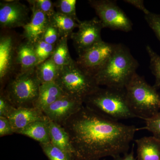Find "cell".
Wrapping results in <instances>:
<instances>
[{"instance_id": "cell-1", "label": "cell", "mask_w": 160, "mask_h": 160, "mask_svg": "<svg viewBox=\"0 0 160 160\" xmlns=\"http://www.w3.org/2000/svg\"><path fill=\"white\" fill-rule=\"evenodd\" d=\"M74 160H100L128 152L139 130L83 107L63 124Z\"/></svg>"}, {"instance_id": "cell-2", "label": "cell", "mask_w": 160, "mask_h": 160, "mask_svg": "<svg viewBox=\"0 0 160 160\" xmlns=\"http://www.w3.org/2000/svg\"><path fill=\"white\" fill-rule=\"evenodd\" d=\"M138 61L126 46L116 44L107 63L93 76L99 86L124 89L138 67Z\"/></svg>"}, {"instance_id": "cell-3", "label": "cell", "mask_w": 160, "mask_h": 160, "mask_svg": "<svg viewBox=\"0 0 160 160\" xmlns=\"http://www.w3.org/2000/svg\"><path fill=\"white\" fill-rule=\"evenodd\" d=\"M84 104L116 121L137 118L129 106L125 89L100 87L85 98Z\"/></svg>"}, {"instance_id": "cell-4", "label": "cell", "mask_w": 160, "mask_h": 160, "mask_svg": "<svg viewBox=\"0 0 160 160\" xmlns=\"http://www.w3.org/2000/svg\"><path fill=\"white\" fill-rule=\"evenodd\" d=\"M153 86L135 73L125 87L132 111L137 118L145 120L154 116L160 109V94Z\"/></svg>"}, {"instance_id": "cell-5", "label": "cell", "mask_w": 160, "mask_h": 160, "mask_svg": "<svg viewBox=\"0 0 160 160\" xmlns=\"http://www.w3.org/2000/svg\"><path fill=\"white\" fill-rule=\"evenodd\" d=\"M41 85L35 68L19 72L2 92L16 108L35 107Z\"/></svg>"}, {"instance_id": "cell-6", "label": "cell", "mask_w": 160, "mask_h": 160, "mask_svg": "<svg viewBox=\"0 0 160 160\" xmlns=\"http://www.w3.org/2000/svg\"><path fill=\"white\" fill-rule=\"evenodd\" d=\"M55 83L64 93L82 100L94 92L100 86L93 76L83 70L75 61L61 69Z\"/></svg>"}, {"instance_id": "cell-7", "label": "cell", "mask_w": 160, "mask_h": 160, "mask_svg": "<svg viewBox=\"0 0 160 160\" xmlns=\"http://www.w3.org/2000/svg\"><path fill=\"white\" fill-rule=\"evenodd\" d=\"M90 6L94 9L103 28L128 32L132 29V23L115 1L90 0Z\"/></svg>"}, {"instance_id": "cell-8", "label": "cell", "mask_w": 160, "mask_h": 160, "mask_svg": "<svg viewBox=\"0 0 160 160\" xmlns=\"http://www.w3.org/2000/svg\"><path fill=\"white\" fill-rule=\"evenodd\" d=\"M115 46L116 44L101 41L78 55L77 63L81 69L93 76L108 62Z\"/></svg>"}, {"instance_id": "cell-9", "label": "cell", "mask_w": 160, "mask_h": 160, "mask_svg": "<svg viewBox=\"0 0 160 160\" xmlns=\"http://www.w3.org/2000/svg\"><path fill=\"white\" fill-rule=\"evenodd\" d=\"M78 28V31L73 32L70 38L78 55L102 41L101 31L103 27L97 18L81 21Z\"/></svg>"}, {"instance_id": "cell-10", "label": "cell", "mask_w": 160, "mask_h": 160, "mask_svg": "<svg viewBox=\"0 0 160 160\" xmlns=\"http://www.w3.org/2000/svg\"><path fill=\"white\" fill-rule=\"evenodd\" d=\"M29 8L18 1L0 2V25L2 28L11 29L23 27L29 20Z\"/></svg>"}, {"instance_id": "cell-11", "label": "cell", "mask_w": 160, "mask_h": 160, "mask_svg": "<svg viewBox=\"0 0 160 160\" xmlns=\"http://www.w3.org/2000/svg\"><path fill=\"white\" fill-rule=\"evenodd\" d=\"M83 104L82 100L65 94L47 107L43 112L49 120L62 126L83 107Z\"/></svg>"}, {"instance_id": "cell-12", "label": "cell", "mask_w": 160, "mask_h": 160, "mask_svg": "<svg viewBox=\"0 0 160 160\" xmlns=\"http://www.w3.org/2000/svg\"><path fill=\"white\" fill-rule=\"evenodd\" d=\"M18 45L12 35H3L0 38V81L4 85L14 71Z\"/></svg>"}, {"instance_id": "cell-13", "label": "cell", "mask_w": 160, "mask_h": 160, "mask_svg": "<svg viewBox=\"0 0 160 160\" xmlns=\"http://www.w3.org/2000/svg\"><path fill=\"white\" fill-rule=\"evenodd\" d=\"M32 14L31 19L24 27L23 36L32 44L42 39L43 34L49 24V18L42 12L30 8Z\"/></svg>"}, {"instance_id": "cell-14", "label": "cell", "mask_w": 160, "mask_h": 160, "mask_svg": "<svg viewBox=\"0 0 160 160\" xmlns=\"http://www.w3.org/2000/svg\"><path fill=\"white\" fill-rule=\"evenodd\" d=\"M8 118L16 134L31 123L49 119L42 111L36 107L16 108Z\"/></svg>"}, {"instance_id": "cell-15", "label": "cell", "mask_w": 160, "mask_h": 160, "mask_svg": "<svg viewBox=\"0 0 160 160\" xmlns=\"http://www.w3.org/2000/svg\"><path fill=\"white\" fill-rule=\"evenodd\" d=\"M16 63L20 66V72L35 69L39 64L33 44L26 41L18 46L16 51Z\"/></svg>"}, {"instance_id": "cell-16", "label": "cell", "mask_w": 160, "mask_h": 160, "mask_svg": "<svg viewBox=\"0 0 160 160\" xmlns=\"http://www.w3.org/2000/svg\"><path fill=\"white\" fill-rule=\"evenodd\" d=\"M137 160H160V140L154 136L135 140Z\"/></svg>"}, {"instance_id": "cell-17", "label": "cell", "mask_w": 160, "mask_h": 160, "mask_svg": "<svg viewBox=\"0 0 160 160\" xmlns=\"http://www.w3.org/2000/svg\"><path fill=\"white\" fill-rule=\"evenodd\" d=\"M64 94L65 93L55 82L41 84L35 107L43 112Z\"/></svg>"}, {"instance_id": "cell-18", "label": "cell", "mask_w": 160, "mask_h": 160, "mask_svg": "<svg viewBox=\"0 0 160 160\" xmlns=\"http://www.w3.org/2000/svg\"><path fill=\"white\" fill-rule=\"evenodd\" d=\"M49 120L36 121L18 132L17 134L23 135L38 141L40 144L51 142L49 132Z\"/></svg>"}, {"instance_id": "cell-19", "label": "cell", "mask_w": 160, "mask_h": 160, "mask_svg": "<svg viewBox=\"0 0 160 160\" xmlns=\"http://www.w3.org/2000/svg\"><path fill=\"white\" fill-rule=\"evenodd\" d=\"M49 132L52 144L73 157L69 135L64 127L49 120Z\"/></svg>"}, {"instance_id": "cell-20", "label": "cell", "mask_w": 160, "mask_h": 160, "mask_svg": "<svg viewBox=\"0 0 160 160\" xmlns=\"http://www.w3.org/2000/svg\"><path fill=\"white\" fill-rule=\"evenodd\" d=\"M49 22L58 29L61 38L70 37L73 30L79 25L73 19L57 11L49 18Z\"/></svg>"}, {"instance_id": "cell-21", "label": "cell", "mask_w": 160, "mask_h": 160, "mask_svg": "<svg viewBox=\"0 0 160 160\" xmlns=\"http://www.w3.org/2000/svg\"><path fill=\"white\" fill-rule=\"evenodd\" d=\"M68 38H61L55 45L50 58L62 69L65 66L71 65L74 60L72 58L68 48Z\"/></svg>"}, {"instance_id": "cell-22", "label": "cell", "mask_w": 160, "mask_h": 160, "mask_svg": "<svg viewBox=\"0 0 160 160\" xmlns=\"http://www.w3.org/2000/svg\"><path fill=\"white\" fill-rule=\"evenodd\" d=\"M36 71L42 84L55 82L59 75L61 69L49 58L38 64L36 67Z\"/></svg>"}, {"instance_id": "cell-23", "label": "cell", "mask_w": 160, "mask_h": 160, "mask_svg": "<svg viewBox=\"0 0 160 160\" xmlns=\"http://www.w3.org/2000/svg\"><path fill=\"white\" fill-rule=\"evenodd\" d=\"M40 146L49 160H74L72 155L53 146L51 142L40 144Z\"/></svg>"}, {"instance_id": "cell-24", "label": "cell", "mask_w": 160, "mask_h": 160, "mask_svg": "<svg viewBox=\"0 0 160 160\" xmlns=\"http://www.w3.org/2000/svg\"><path fill=\"white\" fill-rule=\"evenodd\" d=\"M76 0H58L54 4L57 12L73 19L79 23L81 21L76 13Z\"/></svg>"}, {"instance_id": "cell-25", "label": "cell", "mask_w": 160, "mask_h": 160, "mask_svg": "<svg viewBox=\"0 0 160 160\" xmlns=\"http://www.w3.org/2000/svg\"><path fill=\"white\" fill-rule=\"evenodd\" d=\"M146 49L150 58V68L155 78L153 86L158 89L160 88V56L148 45L146 46Z\"/></svg>"}, {"instance_id": "cell-26", "label": "cell", "mask_w": 160, "mask_h": 160, "mask_svg": "<svg viewBox=\"0 0 160 160\" xmlns=\"http://www.w3.org/2000/svg\"><path fill=\"white\" fill-rule=\"evenodd\" d=\"M33 45L38 59L39 64L51 57L55 46L48 44L42 40L35 43Z\"/></svg>"}, {"instance_id": "cell-27", "label": "cell", "mask_w": 160, "mask_h": 160, "mask_svg": "<svg viewBox=\"0 0 160 160\" xmlns=\"http://www.w3.org/2000/svg\"><path fill=\"white\" fill-rule=\"evenodd\" d=\"M30 8L38 9L46 15L49 19L56 12L54 3L50 0H28Z\"/></svg>"}, {"instance_id": "cell-28", "label": "cell", "mask_w": 160, "mask_h": 160, "mask_svg": "<svg viewBox=\"0 0 160 160\" xmlns=\"http://www.w3.org/2000/svg\"><path fill=\"white\" fill-rule=\"evenodd\" d=\"M145 121L146 126L141 129H146L150 132L153 134V136L160 140V111L152 117L146 119Z\"/></svg>"}, {"instance_id": "cell-29", "label": "cell", "mask_w": 160, "mask_h": 160, "mask_svg": "<svg viewBox=\"0 0 160 160\" xmlns=\"http://www.w3.org/2000/svg\"><path fill=\"white\" fill-rule=\"evenodd\" d=\"M61 38L58 29L49 22L43 34L42 40L48 44L55 45Z\"/></svg>"}, {"instance_id": "cell-30", "label": "cell", "mask_w": 160, "mask_h": 160, "mask_svg": "<svg viewBox=\"0 0 160 160\" xmlns=\"http://www.w3.org/2000/svg\"><path fill=\"white\" fill-rule=\"evenodd\" d=\"M145 18L150 28L160 41V14L150 12L145 15Z\"/></svg>"}, {"instance_id": "cell-31", "label": "cell", "mask_w": 160, "mask_h": 160, "mask_svg": "<svg viewBox=\"0 0 160 160\" xmlns=\"http://www.w3.org/2000/svg\"><path fill=\"white\" fill-rule=\"evenodd\" d=\"M16 107L2 92L0 95V117L8 118Z\"/></svg>"}, {"instance_id": "cell-32", "label": "cell", "mask_w": 160, "mask_h": 160, "mask_svg": "<svg viewBox=\"0 0 160 160\" xmlns=\"http://www.w3.org/2000/svg\"><path fill=\"white\" fill-rule=\"evenodd\" d=\"M14 133L11 123L7 118L0 117V137Z\"/></svg>"}, {"instance_id": "cell-33", "label": "cell", "mask_w": 160, "mask_h": 160, "mask_svg": "<svg viewBox=\"0 0 160 160\" xmlns=\"http://www.w3.org/2000/svg\"><path fill=\"white\" fill-rule=\"evenodd\" d=\"M124 2L132 5V6L142 11L145 13V15L148 14L150 12L145 7L144 1L142 0H125Z\"/></svg>"}, {"instance_id": "cell-34", "label": "cell", "mask_w": 160, "mask_h": 160, "mask_svg": "<svg viewBox=\"0 0 160 160\" xmlns=\"http://www.w3.org/2000/svg\"><path fill=\"white\" fill-rule=\"evenodd\" d=\"M112 160H137L136 158H135L133 149H132L131 152L123 154V156L121 155L118 156L116 157L113 158Z\"/></svg>"}, {"instance_id": "cell-35", "label": "cell", "mask_w": 160, "mask_h": 160, "mask_svg": "<svg viewBox=\"0 0 160 160\" xmlns=\"http://www.w3.org/2000/svg\"></svg>"}]
</instances>
